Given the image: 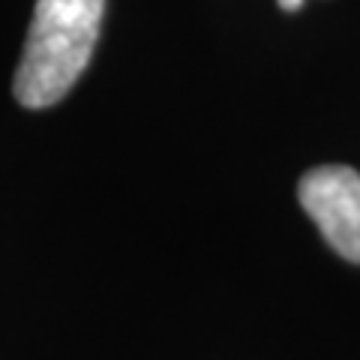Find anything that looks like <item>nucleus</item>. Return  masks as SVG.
<instances>
[{
	"instance_id": "7ed1b4c3",
	"label": "nucleus",
	"mask_w": 360,
	"mask_h": 360,
	"mask_svg": "<svg viewBox=\"0 0 360 360\" xmlns=\"http://www.w3.org/2000/svg\"><path fill=\"white\" fill-rule=\"evenodd\" d=\"M279 9H285V13H295V9L303 6V0H276Z\"/></svg>"
},
{
	"instance_id": "f03ea898",
	"label": "nucleus",
	"mask_w": 360,
	"mask_h": 360,
	"mask_svg": "<svg viewBox=\"0 0 360 360\" xmlns=\"http://www.w3.org/2000/svg\"><path fill=\"white\" fill-rule=\"evenodd\" d=\"M300 205L330 250L360 264V174L348 165H319L300 177Z\"/></svg>"
},
{
	"instance_id": "f257e3e1",
	"label": "nucleus",
	"mask_w": 360,
	"mask_h": 360,
	"mask_svg": "<svg viewBox=\"0 0 360 360\" xmlns=\"http://www.w3.org/2000/svg\"><path fill=\"white\" fill-rule=\"evenodd\" d=\"M105 0H37L15 72V99L49 108L70 94L94 54Z\"/></svg>"
}]
</instances>
